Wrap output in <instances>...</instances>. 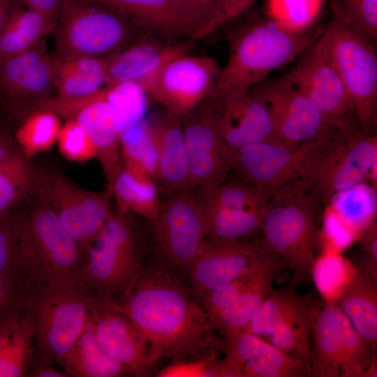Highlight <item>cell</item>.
I'll return each instance as SVG.
<instances>
[{"label":"cell","instance_id":"50","mask_svg":"<svg viewBox=\"0 0 377 377\" xmlns=\"http://www.w3.org/2000/svg\"><path fill=\"white\" fill-rule=\"evenodd\" d=\"M256 0H219V14L212 24L198 37L205 38L226 23L246 12Z\"/></svg>","mask_w":377,"mask_h":377},{"label":"cell","instance_id":"42","mask_svg":"<svg viewBox=\"0 0 377 377\" xmlns=\"http://www.w3.org/2000/svg\"><path fill=\"white\" fill-rule=\"evenodd\" d=\"M332 17L372 40L377 36V0H329Z\"/></svg>","mask_w":377,"mask_h":377},{"label":"cell","instance_id":"54","mask_svg":"<svg viewBox=\"0 0 377 377\" xmlns=\"http://www.w3.org/2000/svg\"><path fill=\"white\" fill-rule=\"evenodd\" d=\"M10 6V0H0V31L4 27L12 12Z\"/></svg>","mask_w":377,"mask_h":377},{"label":"cell","instance_id":"36","mask_svg":"<svg viewBox=\"0 0 377 377\" xmlns=\"http://www.w3.org/2000/svg\"><path fill=\"white\" fill-rule=\"evenodd\" d=\"M265 207L204 211L205 237L212 241H230L253 235L261 229Z\"/></svg>","mask_w":377,"mask_h":377},{"label":"cell","instance_id":"53","mask_svg":"<svg viewBox=\"0 0 377 377\" xmlns=\"http://www.w3.org/2000/svg\"><path fill=\"white\" fill-rule=\"evenodd\" d=\"M15 139L5 129L0 127V161L20 150Z\"/></svg>","mask_w":377,"mask_h":377},{"label":"cell","instance_id":"24","mask_svg":"<svg viewBox=\"0 0 377 377\" xmlns=\"http://www.w3.org/2000/svg\"><path fill=\"white\" fill-rule=\"evenodd\" d=\"M195 40L168 43L143 34L120 51L106 57L105 86L123 83L138 85L174 57L186 53Z\"/></svg>","mask_w":377,"mask_h":377},{"label":"cell","instance_id":"33","mask_svg":"<svg viewBox=\"0 0 377 377\" xmlns=\"http://www.w3.org/2000/svg\"><path fill=\"white\" fill-rule=\"evenodd\" d=\"M54 29L43 15L34 10H12L0 31V59L28 50Z\"/></svg>","mask_w":377,"mask_h":377},{"label":"cell","instance_id":"3","mask_svg":"<svg viewBox=\"0 0 377 377\" xmlns=\"http://www.w3.org/2000/svg\"><path fill=\"white\" fill-rule=\"evenodd\" d=\"M29 197L28 206L19 209L14 251L22 289L84 284V256L78 245L35 192Z\"/></svg>","mask_w":377,"mask_h":377},{"label":"cell","instance_id":"28","mask_svg":"<svg viewBox=\"0 0 377 377\" xmlns=\"http://www.w3.org/2000/svg\"><path fill=\"white\" fill-rule=\"evenodd\" d=\"M282 260L272 253L251 274L235 301L227 309L210 318L216 331L227 337L246 329L253 316L269 293L279 270Z\"/></svg>","mask_w":377,"mask_h":377},{"label":"cell","instance_id":"46","mask_svg":"<svg viewBox=\"0 0 377 377\" xmlns=\"http://www.w3.org/2000/svg\"><path fill=\"white\" fill-rule=\"evenodd\" d=\"M22 299L19 281L0 272V329L21 317Z\"/></svg>","mask_w":377,"mask_h":377},{"label":"cell","instance_id":"32","mask_svg":"<svg viewBox=\"0 0 377 377\" xmlns=\"http://www.w3.org/2000/svg\"><path fill=\"white\" fill-rule=\"evenodd\" d=\"M35 357L31 327L22 316L0 329V377H27Z\"/></svg>","mask_w":377,"mask_h":377},{"label":"cell","instance_id":"6","mask_svg":"<svg viewBox=\"0 0 377 377\" xmlns=\"http://www.w3.org/2000/svg\"><path fill=\"white\" fill-rule=\"evenodd\" d=\"M145 267L138 232L130 212L112 210L84 258V283L98 298L124 297Z\"/></svg>","mask_w":377,"mask_h":377},{"label":"cell","instance_id":"41","mask_svg":"<svg viewBox=\"0 0 377 377\" xmlns=\"http://www.w3.org/2000/svg\"><path fill=\"white\" fill-rule=\"evenodd\" d=\"M272 193L246 182L222 184L201 202L205 212L260 207L266 205Z\"/></svg>","mask_w":377,"mask_h":377},{"label":"cell","instance_id":"14","mask_svg":"<svg viewBox=\"0 0 377 377\" xmlns=\"http://www.w3.org/2000/svg\"><path fill=\"white\" fill-rule=\"evenodd\" d=\"M221 71L214 58L186 52L170 59L138 86L166 112L182 117L212 95Z\"/></svg>","mask_w":377,"mask_h":377},{"label":"cell","instance_id":"31","mask_svg":"<svg viewBox=\"0 0 377 377\" xmlns=\"http://www.w3.org/2000/svg\"><path fill=\"white\" fill-rule=\"evenodd\" d=\"M59 365L68 377H119L129 375L127 369L113 360L103 348L89 320Z\"/></svg>","mask_w":377,"mask_h":377},{"label":"cell","instance_id":"8","mask_svg":"<svg viewBox=\"0 0 377 377\" xmlns=\"http://www.w3.org/2000/svg\"><path fill=\"white\" fill-rule=\"evenodd\" d=\"M321 38L353 103L357 123L374 130L377 113V54L374 40L333 17Z\"/></svg>","mask_w":377,"mask_h":377},{"label":"cell","instance_id":"20","mask_svg":"<svg viewBox=\"0 0 377 377\" xmlns=\"http://www.w3.org/2000/svg\"><path fill=\"white\" fill-rule=\"evenodd\" d=\"M54 59L47 51L45 38L28 50L0 59V94L13 111L34 108L50 97Z\"/></svg>","mask_w":377,"mask_h":377},{"label":"cell","instance_id":"34","mask_svg":"<svg viewBox=\"0 0 377 377\" xmlns=\"http://www.w3.org/2000/svg\"><path fill=\"white\" fill-rule=\"evenodd\" d=\"M119 140L123 168L136 177L155 181L156 147L149 121L140 119L128 126Z\"/></svg>","mask_w":377,"mask_h":377},{"label":"cell","instance_id":"48","mask_svg":"<svg viewBox=\"0 0 377 377\" xmlns=\"http://www.w3.org/2000/svg\"><path fill=\"white\" fill-rule=\"evenodd\" d=\"M198 28L192 38L195 41L215 20L219 11V0H175Z\"/></svg>","mask_w":377,"mask_h":377},{"label":"cell","instance_id":"2","mask_svg":"<svg viewBox=\"0 0 377 377\" xmlns=\"http://www.w3.org/2000/svg\"><path fill=\"white\" fill-rule=\"evenodd\" d=\"M318 24L305 30L286 28L268 17H250L228 34L229 56L221 68L214 98L247 91L297 59L322 35Z\"/></svg>","mask_w":377,"mask_h":377},{"label":"cell","instance_id":"52","mask_svg":"<svg viewBox=\"0 0 377 377\" xmlns=\"http://www.w3.org/2000/svg\"><path fill=\"white\" fill-rule=\"evenodd\" d=\"M31 377H68L64 371H59L53 367V364L35 355L29 370Z\"/></svg>","mask_w":377,"mask_h":377},{"label":"cell","instance_id":"21","mask_svg":"<svg viewBox=\"0 0 377 377\" xmlns=\"http://www.w3.org/2000/svg\"><path fill=\"white\" fill-rule=\"evenodd\" d=\"M89 320L103 348L129 375L143 377L151 374L154 365L150 361L146 339L110 300L94 295Z\"/></svg>","mask_w":377,"mask_h":377},{"label":"cell","instance_id":"19","mask_svg":"<svg viewBox=\"0 0 377 377\" xmlns=\"http://www.w3.org/2000/svg\"><path fill=\"white\" fill-rule=\"evenodd\" d=\"M272 253L259 240H205L188 267L190 289L200 302L212 291L252 271Z\"/></svg>","mask_w":377,"mask_h":377},{"label":"cell","instance_id":"11","mask_svg":"<svg viewBox=\"0 0 377 377\" xmlns=\"http://www.w3.org/2000/svg\"><path fill=\"white\" fill-rule=\"evenodd\" d=\"M311 339L310 376L362 377L376 359L369 343L335 303L320 306Z\"/></svg>","mask_w":377,"mask_h":377},{"label":"cell","instance_id":"1","mask_svg":"<svg viewBox=\"0 0 377 377\" xmlns=\"http://www.w3.org/2000/svg\"><path fill=\"white\" fill-rule=\"evenodd\" d=\"M110 301L145 337L154 365L223 353V338L190 288L163 270L145 268L124 297Z\"/></svg>","mask_w":377,"mask_h":377},{"label":"cell","instance_id":"35","mask_svg":"<svg viewBox=\"0 0 377 377\" xmlns=\"http://www.w3.org/2000/svg\"><path fill=\"white\" fill-rule=\"evenodd\" d=\"M37 170L20 149L0 161V214L18 209L34 192Z\"/></svg>","mask_w":377,"mask_h":377},{"label":"cell","instance_id":"51","mask_svg":"<svg viewBox=\"0 0 377 377\" xmlns=\"http://www.w3.org/2000/svg\"><path fill=\"white\" fill-rule=\"evenodd\" d=\"M28 8L43 15L56 28L64 0H20Z\"/></svg>","mask_w":377,"mask_h":377},{"label":"cell","instance_id":"16","mask_svg":"<svg viewBox=\"0 0 377 377\" xmlns=\"http://www.w3.org/2000/svg\"><path fill=\"white\" fill-rule=\"evenodd\" d=\"M249 90L266 107L276 136L286 142H328L348 125L327 117L300 92L280 79L266 78Z\"/></svg>","mask_w":377,"mask_h":377},{"label":"cell","instance_id":"37","mask_svg":"<svg viewBox=\"0 0 377 377\" xmlns=\"http://www.w3.org/2000/svg\"><path fill=\"white\" fill-rule=\"evenodd\" d=\"M158 192L154 180L136 177L123 168L112 188L118 208L137 214L151 222L156 219L162 202Z\"/></svg>","mask_w":377,"mask_h":377},{"label":"cell","instance_id":"47","mask_svg":"<svg viewBox=\"0 0 377 377\" xmlns=\"http://www.w3.org/2000/svg\"><path fill=\"white\" fill-rule=\"evenodd\" d=\"M258 265L246 275L219 287L200 302V305L209 319L227 309L235 301L246 286L251 274Z\"/></svg>","mask_w":377,"mask_h":377},{"label":"cell","instance_id":"18","mask_svg":"<svg viewBox=\"0 0 377 377\" xmlns=\"http://www.w3.org/2000/svg\"><path fill=\"white\" fill-rule=\"evenodd\" d=\"M280 80L304 96L327 117L343 124L357 122L350 96L320 37Z\"/></svg>","mask_w":377,"mask_h":377},{"label":"cell","instance_id":"17","mask_svg":"<svg viewBox=\"0 0 377 377\" xmlns=\"http://www.w3.org/2000/svg\"><path fill=\"white\" fill-rule=\"evenodd\" d=\"M151 223L164 260L186 272L206 238L205 216L200 198L192 189L166 197Z\"/></svg>","mask_w":377,"mask_h":377},{"label":"cell","instance_id":"45","mask_svg":"<svg viewBox=\"0 0 377 377\" xmlns=\"http://www.w3.org/2000/svg\"><path fill=\"white\" fill-rule=\"evenodd\" d=\"M19 209L0 214V272L15 277L20 282L14 263L19 230Z\"/></svg>","mask_w":377,"mask_h":377},{"label":"cell","instance_id":"27","mask_svg":"<svg viewBox=\"0 0 377 377\" xmlns=\"http://www.w3.org/2000/svg\"><path fill=\"white\" fill-rule=\"evenodd\" d=\"M91 137L112 195L114 182L123 168L119 130L114 111L107 98L106 88L89 97L73 117Z\"/></svg>","mask_w":377,"mask_h":377},{"label":"cell","instance_id":"43","mask_svg":"<svg viewBox=\"0 0 377 377\" xmlns=\"http://www.w3.org/2000/svg\"><path fill=\"white\" fill-rule=\"evenodd\" d=\"M219 354L207 357L172 362V364L158 373V376H205L239 377L235 367L229 359Z\"/></svg>","mask_w":377,"mask_h":377},{"label":"cell","instance_id":"44","mask_svg":"<svg viewBox=\"0 0 377 377\" xmlns=\"http://www.w3.org/2000/svg\"><path fill=\"white\" fill-rule=\"evenodd\" d=\"M57 143L60 153L68 161L83 163L96 158L91 137L74 118L67 119L61 125Z\"/></svg>","mask_w":377,"mask_h":377},{"label":"cell","instance_id":"23","mask_svg":"<svg viewBox=\"0 0 377 377\" xmlns=\"http://www.w3.org/2000/svg\"><path fill=\"white\" fill-rule=\"evenodd\" d=\"M223 340V354L239 377L309 376L304 364L264 338L244 330Z\"/></svg>","mask_w":377,"mask_h":377},{"label":"cell","instance_id":"49","mask_svg":"<svg viewBox=\"0 0 377 377\" xmlns=\"http://www.w3.org/2000/svg\"><path fill=\"white\" fill-rule=\"evenodd\" d=\"M360 267L377 281V223L370 222L364 228L360 245Z\"/></svg>","mask_w":377,"mask_h":377},{"label":"cell","instance_id":"30","mask_svg":"<svg viewBox=\"0 0 377 377\" xmlns=\"http://www.w3.org/2000/svg\"><path fill=\"white\" fill-rule=\"evenodd\" d=\"M54 59V84L57 97L75 99L89 96L105 85L106 57H87Z\"/></svg>","mask_w":377,"mask_h":377},{"label":"cell","instance_id":"9","mask_svg":"<svg viewBox=\"0 0 377 377\" xmlns=\"http://www.w3.org/2000/svg\"><path fill=\"white\" fill-rule=\"evenodd\" d=\"M297 286L290 281L279 290L272 288L245 330L300 360L310 376L311 327L320 305L311 295H300Z\"/></svg>","mask_w":377,"mask_h":377},{"label":"cell","instance_id":"22","mask_svg":"<svg viewBox=\"0 0 377 377\" xmlns=\"http://www.w3.org/2000/svg\"><path fill=\"white\" fill-rule=\"evenodd\" d=\"M215 125L226 144L233 149L280 139L265 105L249 90L222 98L209 97Z\"/></svg>","mask_w":377,"mask_h":377},{"label":"cell","instance_id":"10","mask_svg":"<svg viewBox=\"0 0 377 377\" xmlns=\"http://www.w3.org/2000/svg\"><path fill=\"white\" fill-rule=\"evenodd\" d=\"M35 193L53 212L84 256L109 218L111 194L80 188L55 168L38 170Z\"/></svg>","mask_w":377,"mask_h":377},{"label":"cell","instance_id":"4","mask_svg":"<svg viewBox=\"0 0 377 377\" xmlns=\"http://www.w3.org/2000/svg\"><path fill=\"white\" fill-rule=\"evenodd\" d=\"M320 199L307 184L293 183L272 191L265 207L260 241L290 269L297 285L309 281L316 259Z\"/></svg>","mask_w":377,"mask_h":377},{"label":"cell","instance_id":"12","mask_svg":"<svg viewBox=\"0 0 377 377\" xmlns=\"http://www.w3.org/2000/svg\"><path fill=\"white\" fill-rule=\"evenodd\" d=\"M377 138L357 122L343 126L326 145L311 180L320 198L356 187L369 179L377 188Z\"/></svg>","mask_w":377,"mask_h":377},{"label":"cell","instance_id":"29","mask_svg":"<svg viewBox=\"0 0 377 377\" xmlns=\"http://www.w3.org/2000/svg\"><path fill=\"white\" fill-rule=\"evenodd\" d=\"M335 304L376 353L377 346V281L360 267Z\"/></svg>","mask_w":377,"mask_h":377},{"label":"cell","instance_id":"38","mask_svg":"<svg viewBox=\"0 0 377 377\" xmlns=\"http://www.w3.org/2000/svg\"><path fill=\"white\" fill-rule=\"evenodd\" d=\"M61 127L59 116L43 108H37L23 121L15 135V140L28 158L49 150L57 142Z\"/></svg>","mask_w":377,"mask_h":377},{"label":"cell","instance_id":"26","mask_svg":"<svg viewBox=\"0 0 377 377\" xmlns=\"http://www.w3.org/2000/svg\"><path fill=\"white\" fill-rule=\"evenodd\" d=\"M148 121L156 147L155 182L159 192L168 197L191 189L181 117L165 111Z\"/></svg>","mask_w":377,"mask_h":377},{"label":"cell","instance_id":"7","mask_svg":"<svg viewBox=\"0 0 377 377\" xmlns=\"http://www.w3.org/2000/svg\"><path fill=\"white\" fill-rule=\"evenodd\" d=\"M56 31L58 55L105 58L144 34L115 10L91 0H64Z\"/></svg>","mask_w":377,"mask_h":377},{"label":"cell","instance_id":"13","mask_svg":"<svg viewBox=\"0 0 377 377\" xmlns=\"http://www.w3.org/2000/svg\"><path fill=\"white\" fill-rule=\"evenodd\" d=\"M327 142L291 143L277 139L237 149L235 169L246 183L271 191L311 180Z\"/></svg>","mask_w":377,"mask_h":377},{"label":"cell","instance_id":"39","mask_svg":"<svg viewBox=\"0 0 377 377\" xmlns=\"http://www.w3.org/2000/svg\"><path fill=\"white\" fill-rule=\"evenodd\" d=\"M357 269L341 256H323L316 259L311 277L325 302L335 303L352 281Z\"/></svg>","mask_w":377,"mask_h":377},{"label":"cell","instance_id":"5","mask_svg":"<svg viewBox=\"0 0 377 377\" xmlns=\"http://www.w3.org/2000/svg\"><path fill=\"white\" fill-rule=\"evenodd\" d=\"M94 296L84 284L23 289L21 316L31 327L36 356L60 364L88 323Z\"/></svg>","mask_w":377,"mask_h":377},{"label":"cell","instance_id":"15","mask_svg":"<svg viewBox=\"0 0 377 377\" xmlns=\"http://www.w3.org/2000/svg\"><path fill=\"white\" fill-rule=\"evenodd\" d=\"M180 117L191 188L197 191L202 200L221 185L234 169L237 150L222 139L213 119L209 98Z\"/></svg>","mask_w":377,"mask_h":377},{"label":"cell","instance_id":"25","mask_svg":"<svg viewBox=\"0 0 377 377\" xmlns=\"http://www.w3.org/2000/svg\"><path fill=\"white\" fill-rule=\"evenodd\" d=\"M121 15L142 34L168 43L192 38L198 28L175 0H91Z\"/></svg>","mask_w":377,"mask_h":377},{"label":"cell","instance_id":"40","mask_svg":"<svg viewBox=\"0 0 377 377\" xmlns=\"http://www.w3.org/2000/svg\"><path fill=\"white\" fill-rule=\"evenodd\" d=\"M325 0H266L267 17L290 29L305 30L318 23Z\"/></svg>","mask_w":377,"mask_h":377}]
</instances>
